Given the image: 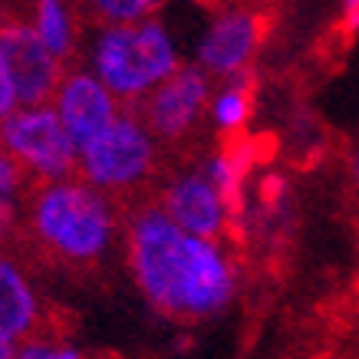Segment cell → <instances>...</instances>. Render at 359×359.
I'll return each mask as SVG.
<instances>
[{
  "mask_svg": "<svg viewBox=\"0 0 359 359\" xmlns=\"http://www.w3.org/2000/svg\"><path fill=\"white\" fill-rule=\"evenodd\" d=\"M0 359H13V349H7V346H0Z\"/></svg>",
  "mask_w": 359,
  "mask_h": 359,
  "instance_id": "cell-22",
  "label": "cell"
},
{
  "mask_svg": "<svg viewBox=\"0 0 359 359\" xmlns=\"http://www.w3.org/2000/svg\"><path fill=\"white\" fill-rule=\"evenodd\" d=\"M79 63L119 99L122 109H135L182 66V56L165 20L152 17L126 27H89Z\"/></svg>",
  "mask_w": 359,
  "mask_h": 359,
  "instance_id": "cell-3",
  "label": "cell"
},
{
  "mask_svg": "<svg viewBox=\"0 0 359 359\" xmlns=\"http://www.w3.org/2000/svg\"><path fill=\"white\" fill-rule=\"evenodd\" d=\"M287 343L310 359H359V271L333 280L306 310L290 316Z\"/></svg>",
  "mask_w": 359,
  "mask_h": 359,
  "instance_id": "cell-8",
  "label": "cell"
},
{
  "mask_svg": "<svg viewBox=\"0 0 359 359\" xmlns=\"http://www.w3.org/2000/svg\"><path fill=\"white\" fill-rule=\"evenodd\" d=\"M172 158L149 135L135 109H122L106 132L76 152V175L122 208L155 195Z\"/></svg>",
  "mask_w": 359,
  "mask_h": 359,
  "instance_id": "cell-4",
  "label": "cell"
},
{
  "mask_svg": "<svg viewBox=\"0 0 359 359\" xmlns=\"http://www.w3.org/2000/svg\"><path fill=\"white\" fill-rule=\"evenodd\" d=\"M11 4H17V7H20V11H23V7H27V4H30V0H11Z\"/></svg>",
  "mask_w": 359,
  "mask_h": 359,
  "instance_id": "cell-23",
  "label": "cell"
},
{
  "mask_svg": "<svg viewBox=\"0 0 359 359\" xmlns=\"http://www.w3.org/2000/svg\"><path fill=\"white\" fill-rule=\"evenodd\" d=\"M280 23V7L271 0H238L211 13L205 36L198 43L195 63L211 79H231L250 69L257 53L271 43Z\"/></svg>",
  "mask_w": 359,
  "mask_h": 359,
  "instance_id": "cell-6",
  "label": "cell"
},
{
  "mask_svg": "<svg viewBox=\"0 0 359 359\" xmlns=\"http://www.w3.org/2000/svg\"><path fill=\"white\" fill-rule=\"evenodd\" d=\"M23 20L63 66L79 63L89 36V20L79 0H30L23 7Z\"/></svg>",
  "mask_w": 359,
  "mask_h": 359,
  "instance_id": "cell-13",
  "label": "cell"
},
{
  "mask_svg": "<svg viewBox=\"0 0 359 359\" xmlns=\"http://www.w3.org/2000/svg\"><path fill=\"white\" fill-rule=\"evenodd\" d=\"M343 152V158H346V168H349V185L359 191V145L353 149V152H346V149H339Z\"/></svg>",
  "mask_w": 359,
  "mask_h": 359,
  "instance_id": "cell-21",
  "label": "cell"
},
{
  "mask_svg": "<svg viewBox=\"0 0 359 359\" xmlns=\"http://www.w3.org/2000/svg\"><path fill=\"white\" fill-rule=\"evenodd\" d=\"M30 182L0 149V248H20L23 208L30 195Z\"/></svg>",
  "mask_w": 359,
  "mask_h": 359,
  "instance_id": "cell-16",
  "label": "cell"
},
{
  "mask_svg": "<svg viewBox=\"0 0 359 359\" xmlns=\"http://www.w3.org/2000/svg\"><path fill=\"white\" fill-rule=\"evenodd\" d=\"M0 149L30 185L76 175V145L50 106H17L0 116Z\"/></svg>",
  "mask_w": 359,
  "mask_h": 359,
  "instance_id": "cell-7",
  "label": "cell"
},
{
  "mask_svg": "<svg viewBox=\"0 0 359 359\" xmlns=\"http://www.w3.org/2000/svg\"><path fill=\"white\" fill-rule=\"evenodd\" d=\"M13 359H89V353H83V349H79L73 339H66L63 333L46 330L40 337L20 343V346L13 349Z\"/></svg>",
  "mask_w": 359,
  "mask_h": 359,
  "instance_id": "cell-18",
  "label": "cell"
},
{
  "mask_svg": "<svg viewBox=\"0 0 359 359\" xmlns=\"http://www.w3.org/2000/svg\"><path fill=\"white\" fill-rule=\"evenodd\" d=\"M89 27H126L158 17L165 0H79Z\"/></svg>",
  "mask_w": 359,
  "mask_h": 359,
  "instance_id": "cell-17",
  "label": "cell"
},
{
  "mask_svg": "<svg viewBox=\"0 0 359 359\" xmlns=\"http://www.w3.org/2000/svg\"><path fill=\"white\" fill-rule=\"evenodd\" d=\"M152 198L185 234L201 238L208 244H224L228 218H224V205H221L218 188L211 182L205 155L168 165Z\"/></svg>",
  "mask_w": 359,
  "mask_h": 359,
  "instance_id": "cell-9",
  "label": "cell"
},
{
  "mask_svg": "<svg viewBox=\"0 0 359 359\" xmlns=\"http://www.w3.org/2000/svg\"><path fill=\"white\" fill-rule=\"evenodd\" d=\"M218 79H211L198 63H182L172 76L135 106V116L149 129L172 162L201 158L205 129L211 122V99Z\"/></svg>",
  "mask_w": 359,
  "mask_h": 359,
  "instance_id": "cell-5",
  "label": "cell"
},
{
  "mask_svg": "<svg viewBox=\"0 0 359 359\" xmlns=\"http://www.w3.org/2000/svg\"><path fill=\"white\" fill-rule=\"evenodd\" d=\"M46 106L56 112V119L66 129V135L73 139L76 152L96 139L99 132L109 129L122 112V102L83 63L66 66L63 79Z\"/></svg>",
  "mask_w": 359,
  "mask_h": 359,
  "instance_id": "cell-12",
  "label": "cell"
},
{
  "mask_svg": "<svg viewBox=\"0 0 359 359\" xmlns=\"http://www.w3.org/2000/svg\"><path fill=\"white\" fill-rule=\"evenodd\" d=\"M46 330H53V310L33 261L20 248H0V346L17 349Z\"/></svg>",
  "mask_w": 359,
  "mask_h": 359,
  "instance_id": "cell-10",
  "label": "cell"
},
{
  "mask_svg": "<svg viewBox=\"0 0 359 359\" xmlns=\"http://www.w3.org/2000/svg\"><path fill=\"white\" fill-rule=\"evenodd\" d=\"M11 109H17V99H13V86H11V76H7L4 53H0V116H7Z\"/></svg>",
  "mask_w": 359,
  "mask_h": 359,
  "instance_id": "cell-20",
  "label": "cell"
},
{
  "mask_svg": "<svg viewBox=\"0 0 359 359\" xmlns=\"http://www.w3.org/2000/svg\"><path fill=\"white\" fill-rule=\"evenodd\" d=\"M257 89H261V76H257L254 66L231 79H218L215 99H211V122H215V129L218 132L248 129L254 106H257Z\"/></svg>",
  "mask_w": 359,
  "mask_h": 359,
  "instance_id": "cell-14",
  "label": "cell"
},
{
  "mask_svg": "<svg viewBox=\"0 0 359 359\" xmlns=\"http://www.w3.org/2000/svg\"><path fill=\"white\" fill-rule=\"evenodd\" d=\"M359 36V0H343L339 13L330 20V27L320 33V40L310 50V66L320 73H339V66L346 60Z\"/></svg>",
  "mask_w": 359,
  "mask_h": 359,
  "instance_id": "cell-15",
  "label": "cell"
},
{
  "mask_svg": "<svg viewBox=\"0 0 359 359\" xmlns=\"http://www.w3.org/2000/svg\"><path fill=\"white\" fill-rule=\"evenodd\" d=\"M339 218H343V224H346L349 234H353V244H356V254H359V191L353 185H346V191H343Z\"/></svg>",
  "mask_w": 359,
  "mask_h": 359,
  "instance_id": "cell-19",
  "label": "cell"
},
{
  "mask_svg": "<svg viewBox=\"0 0 359 359\" xmlns=\"http://www.w3.org/2000/svg\"><path fill=\"white\" fill-rule=\"evenodd\" d=\"M0 53L7 63L17 106H46L53 99L66 66L33 36L23 13L0 20Z\"/></svg>",
  "mask_w": 359,
  "mask_h": 359,
  "instance_id": "cell-11",
  "label": "cell"
},
{
  "mask_svg": "<svg viewBox=\"0 0 359 359\" xmlns=\"http://www.w3.org/2000/svg\"><path fill=\"white\" fill-rule=\"evenodd\" d=\"M122 267L158 316L195 327L228 306L238 287V257L178 228L155 198L126 208Z\"/></svg>",
  "mask_w": 359,
  "mask_h": 359,
  "instance_id": "cell-1",
  "label": "cell"
},
{
  "mask_svg": "<svg viewBox=\"0 0 359 359\" xmlns=\"http://www.w3.org/2000/svg\"><path fill=\"white\" fill-rule=\"evenodd\" d=\"M126 208L79 175L33 185L23 208L20 250L73 277H96L122 261Z\"/></svg>",
  "mask_w": 359,
  "mask_h": 359,
  "instance_id": "cell-2",
  "label": "cell"
}]
</instances>
